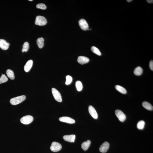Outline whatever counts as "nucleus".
Here are the masks:
<instances>
[{"label": "nucleus", "instance_id": "cd10ccee", "mask_svg": "<svg viewBox=\"0 0 153 153\" xmlns=\"http://www.w3.org/2000/svg\"><path fill=\"white\" fill-rule=\"evenodd\" d=\"M149 67L150 68L151 70H153V61L151 60L150 61L149 63Z\"/></svg>", "mask_w": 153, "mask_h": 153}, {"label": "nucleus", "instance_id": "39448f33", "mask_svg": "<svg viewBox=\"0 0 153 153\" xmlns=\"http://www.w3.org/2000/svg\"><path fill=\"white\" fill-rule=\"evenodd\" d=\"M52 94L55 99L59 102H62V97L59 92L54 88L52 89Z\"/></svg>", "mask_w": 153, "mask_h": 153}, {"label": "nucleus", "instance_id": "4be33fe9", "mask_svg": "<svg viewBox=\"0 0 153 153\" xmlns=\"http://www.w3.org/2000/svg\"><path fill=\"white\" fill-rule=\"evenodd\" d=\"M22 47L23 48L22 49V52H27L29 48V45L28 43L27 42H26L24 43Z\"/></svg>", "mask_w": 153, "mask_h": 153}, {"label": "nucleus", "instance_id": "a878e982", "mask_svg": "<svg viewBox=\"0 0 153 153\" xmlns=\"http://www.w3.org/2000/svg\"><path fill=\"white\" fill-rule=\"evenodd\" d=\"M66 85H69L72 83V77L70 75H67L66 76Z\"/></svg>", "mask_w": 153, "mask_h": 153}, {"label": "nucleus", "instance_id": "c756f323", "mask_svg": "<svg viewBox=\"0 0 153 153\" xmlns=\"http://www.w3.org/2000/svg\"><path fill=\"white\" fill-rule=\"evenodd\" d=\"M127 2H131V1H132V0H127Z\"/></svg>", "mask_w": 153, "mask_h": 153}, {"label": "nucleus", "instance_id": "7c9ffc66", "mask_svg": "<svg viewBox=\"0 0 153 153\" xmlns=\"http://www.w3.org/2000/svg\"><path fill=\"white\" fill-rule=\"evenodd\" d=\"M29 1H33V0H29Z\"/></svg>", "mask_w": 153, "mask_h": 153}, {"label": "nucleus", "instance_id": "f8f14e48", "mask_svg": "<svg viewBox=\"0 0 153 153\" xmlns=\"http://www.w3.org/2000/svg\"><path fill=\"white\" fill-rule=\"evenodd\" d=\"M77 60L79 63L83 65V64L88 63L89 62V59L86 57L80 56L78 57Z\"/></svg>", "mask_w": 153, "mask_h": 153}, {"label": "nucleus", "instance_id": "2eb2a0df", "mask_svg": "<svg viewBox=\"0 0 153 153\" xmlns=\"http://www.w3.org/2000/svg\"><path fill=\"white\" fill-rule=\"evenodd\" d=\"M91 144V142L90 140L84 142L82 143L81 146L83 150L86 151L89 148Z\"/></svg>", "mask_w": 153, "mask_h": 153}, {"label": "nucleus", "instance_id": "393cba45", "mask_svg": "<svg viewBox=\"0 0 153 153\" xmlns=\"http://www.w3.org/2000/svg\"><path fill=\"white\" fill-rule=\"evenodd\" d=\"M8 80V79L5 75L1 76L0 78V84L6 82Z\"/></svg>", "mask_w": 153, "mask_h": 153}, {"label": "nucleus", "instance_id": "6e6552de", "mask_svg": "<svg viewBox=\"0 0 153 153\" xmlns=\"http://www.w3.org/2000/svg\"><path fill=\"white\" fill-rule=\"evenodd\" d=\"M60 121L66 122L69 124H73L75 122V121L73 119L68 117H63L59 119Z\"/></svg>", "mask_w": 153, "mask_h": 153}, {"label": "nucleus", "instance_id": "9b49d317", "mask_svg": "<svg viewBox=\"0 0 153 153\" xmlns=\"http://www.w3.org/2000/svg\"><path fill=\"white\" fill-rule=\"evenodd\" d=\"M9 43H7L5 40L0 39V48L3 50H6L8 49Z\"/></svg>", "mask_w": 153, "mask_h": 153}, {"label": "nucleus", "instance_id": "ddd939ff", "mask_svg": "<svg viewBox=\"0 0 153 153\" xmlns=\"http://www.w3.org/2000/svg\"><path fill=\"white\" fill-rule=\"evenodd\" d=\"M75 138V136L74 134L65 135L63 137L64 140L70 142H74Z\"/></svg>", "mask_w": 153, "mask_h": 153}, {"label": "nucleus", "instance_id": "20e7f679", "mask_svg": "<svg viewBox=\"0 0 153 153\" xmlns=\"http://www.w3.org/2000/svg\"><path fill=\"white\" fill-rule=\"evenodd\" d=\"M62 146L61 144L57 142H53L50 147L51 150L54 152H57L61 150Z\"/></svg>", "mask_w": 153, "mask_h": 153}, {"label": "nucleus", "instance_id": "aec40b11", "mask_svg": "<svg viewBox=\"0 0 153 153\" xmlns=\"http://www.w3.org/2000/svg\"><path fill=\"white\" fill-rule=\"evenodd\" d=\"M143 72L142 68L140 67H138L135 69L133 73L135 75L138 76L141 75L142 73Z\"/></svg>", "mask_w": 153, "mask_h": 153}, {"label": "nucleus", "instance_id": "bb28decb", "mask_svg": "<svg viewBox=\"0 0 153 153\" xmlns=\"http://www.w3.org/2000/svg\"><path fill=\"white\" fill-rule=\"evenodd\" d=\"M36 7L38 9L45 10L47 8L46 5L43 4H39L37 5Z\"/></svg>", "mask_w": 153, "mask_h": 153}, {"label": "nucleus", "instance_id": "b1692460", "mask_svg": "<svg viewBox=\"0 0 153 153\" xmlns=\"http://www.w3.org/2000/svg\"><path fill=\"white\" fill-rule=\"evenodd\" d=\"M75 85L78 91H81L82 89L83 88V85L81 82L78 80L76 82Z\"/></svg>", "mask_w": 153, "mask_h": 153}, {"label": "nucleus", "instance_id": "a211bd4d", "mask_svg": "<svg viewBox=\"0 0 153 153\" xmlns=\"http://www.w3.org/2000/svg\"><path fill=\"white\" fill-rule=\"evenodd\" d=\"M6 73L7 76L11 80H14V74L13 71L10 69H8L6 71Z\"/></svg>", "mask_w": 153, "mask_h": 153}, {"label": "nucleus", "instance_id": "423d86ee", "mask_svg": "<svg viewBox=\"0 0 153 153\" xmlns=\"http://www.w3.org/2000/svg\"><path fill=\"white\" fill-rule=\"evenodd\" d=\"M115 114L119 120L121 122H124L126 119V116L121 110L117 109L115 111Z\"/></svg>", "mask_w": 153, "mask_h": 153}, {"label": "nucleus", "instance_id": "f3484780", "mask_svg": "<svg viewBox=\"0 0 153 153\" xmlns=\"http://www.w3.org/2000/svg\"><path fill=\"white\" fill-rule=\"evenodd\" d=\"M142 105L145 108L149 110H152L153 109V106L147 101H145L142 103Z\"/></svg>", "mask_w": 153, "mask_h": 153}, {"label": "nucleus", "instance_id": "412c9836", "mask_svg": "<svg viewBox=\"0 0 153 153\" xmlns=\"http://www.w3.org/2000/svg\"><path fill=\"white\" fill-rule=\"evenodd\" d=\"M145 124V122L144 120H141L138 122L137 125V127L138 129L142 130L144 128Z\"/></svg>", "mask_w": 153, "mask_h": 153}, {"label": "nucleus", "instance_id": "9d476101", "mask_svg": "<svg viewBox=\"0 0 153 153\" xmlns=\"http://www.w3.org/2000/svg\"><path fill=\"white\" fill-rule=\"evenodd\" d=\"M88 111L90 115L94 119L98 118V114L96 109L92 106H90L88 107Z\"/></svg>", "mask_w": 153, "mask_h": 153}, {"label": "nucleus", "instance_id": "c85d7f7f", "mask_svg": "<svg viewBox=\"0 0 153 153\" xmlns=\"http://www.w3.org/2000/svg\"><path fill=\"white\" fill-rule=\"evenodd\" d=\"M146 1H147L148 3H153V0H146Z\"/></svg>", "mask_w": 153, "mask_h": 153}, {"label": "nucleus", "instance_id": "0eeeda50", "mask_svg": "<svg viewBox=\"0 0 153 153\" xmlns=\"http://www.w3.org/2000/svg\"><path fill=\"white\" fill-rule=\"evenodd\" d=\"M79 25L82 30L86 31L88 29V25L86 21L84 19H80L79 22Z\"/></svg>", "mask_w": 153, "mask_h": 153}, {"label": "nucleus", "instance_id": "5701e85b", "mask_svg": "<svg viewBox=\"0 0 153 153\" xmlns=\"http://www.w3.org/2000/svg\"><path fill=\"white\" fill-rule=\"evenodd\" d=\"M91 50L92 51L97 55L101 56V54L100 51L99 49L95 46H93L91 48Z\"/></svg>", "mask_w": 153, "mask_h": 153}, {"label": "nucleus", "instance_id": "dca6fc26", "mask_svg": "<svg viewBox=\"0 0 153 153\" xmlns=\"http://www.w3.org/2000/svg\"><path fill=\"white\" fill-rule=\"evenodd\" d=\"M37 44L40 49L42 48L44 46V39L42 38H38L37 40Z\"/></svg>", "mask_w": 153, "mask_h": 153}, {"label": "nucleus", "instance_id": "4468645a", "mask_svg": "<svg viewBox=\"0 0 153 153\" xmlns=\"http://www.w3.org/2000/svg\"><path fill=\"white\" fill-rule=\"evenodd\" d=\"M33 64V61L32 60H29L27 62L24 67V70L25 71L28 72L31 69Z\"/></svg>", "mask_w": 153, "mask_h": 153}, {"label": "nucleus", "instance_id": "7ed1b4c3", "mask_svg": "<svg viewBox=\"0 0 153 153\" xmlns=\"http://www.w3.org/2000/svg\"><path fill=\"white\" fill-rule=\"evenodd\" d=\"M33 117L32 116L27 115L25 116L20 119V121L24 125H28L33 121Z\"/></svg>", "mask_w": 153, "mask_h": 153}, {"label": "nucleus", "instance_id": "f257e3e1", "mask_svg": "<svg viewBox=\"0 0 153 153\" xmlns=\"http://www.w3.org/2000/svg\"><path fill=\"white\" fill-rule=\"evenodd\" d=\"M26 99V96L25 95L17 96L11 99L10 101V102L12 105H16L23 102Z\"/></svg>", "mask_w": 153, "mask_h": 153}, {"label": "nucleus", "instance_id": "f03ea898", "mask_svg": "<svg viewBox=\"0 0 153 153\" xmlns=\"http://www.w3.org/2000/svg\"><path fill=\"white\" fill-rule=\"evenodd\" d=\"M47 22L46 18L42 16H37L35 19V24L36 25L43 26L46 25Z\"/></svg>", "mask_w": 153, "mask_h": 153}, {"label": "nucleus", "instance_id": "1a4fd4ad", "mask_svg": "<svg viewBox=\"0 0 153 153\" xmlns=\"http://www.w3.org/2000/svg\"><path fill=\"white\" fill-rule=\"evenodd\" d=\"M109 144L106 141L101 145L100 147L99 150L102 153H105L107 152L109 149Z\"/></svg>", "mask_w": 153, "mask_h": 153}, {"label": "nucleus", "instance_id": "6ab92c4d", "mask_svg": "<svg viewBox=\"0 0 153 153\" xmlns=\"http://www.w3.org/2000/svg\"><path fill=\"white\" fill-rule=\"evenodd\" d=\"M115 88L117 91L123 94H126L127 91L126 89L124 88L120 85H116L115 86Z\"/></svg>", "mask_w": 153, "mask_h": 153}]
</instances>
